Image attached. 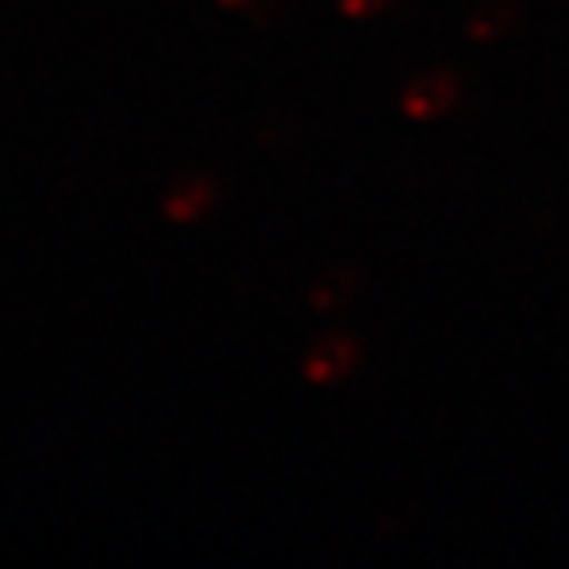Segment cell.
I'll use <instances>...</instances> for the list:
<instances>
[{"label": "cell", "mask_w": 569, "mask_h": 569, "mask_svg": "<svg viewBox=\"0 0 569 569\" xmlns=\"http://www.w3.org/2000/svg\"><path fill=\"white\" fill-rule=\"evenodd\" d=\"M457 97H460L457 76H450V72H429V76L416 79V83L405 90L401 110L409 113L412 120H436V117H442L446 110L457 103Z\"/></svg>", "instance_id": "1"}, {"label": "cell", "mask_w": 569, "mask_h": 569, "mask_svg": "<svg viewBox=\"0 0 569 569\" xmlns=\"http://www.w3.org/2000/svg\"><path fill=\"white\" fill-rule=\"evenodd\" d=\"M360 360V347L350 337H327L319 340L306 357V378L316 385H333L347 378Z\"/></svg>", "instance_id": "2"}, {"label": "cell", "mask_w": 569, "mask_h": 569, "mask_svg": "<svg viewBox=\"0 0 569 569\" xmlns=\"http://www.w3.org/2000/svg\"><path fill=\"white\" fill-rule=\"evenodd\" d=\"M518 21V11L511 0H487V4H480L470 21H467V34L473 38V42H498V38H505Z\"/></svg>", "instance_id": "3"}, {"label": "cell", "mask_w": 569, "mask_h": 569, "mask_svg": "<svg viewBox=\"0 0 569 569\" xmlns=\"http://www.w3.org/2000/svg\"><path fill=\"white\" fill-rule=\"evenodd\" d=\"M213 202V186L202 182V179H189V182H179L169 199H166V213L179 223H189V220H199L202 213L210 210Z\"/></svg>", "instance_id": "4"}, {"label": "cell", "mask_w": 569, "mask_h": 569, "mask_svg": "<svg viewBox=\"0 0 569 569\" xmlns=\"http://www.w3.org/2000/svg\"><path fill=\"white\" fill-rule=\"evenodd\" d=\"M353 284H357V278H353L350 268H330V271H322L316 278L309 299L319 309H337V306H343L353 296Z\"/></svg>", "instance_id": "5"}, {"label": "cell", "mask_w": 569, "mask_h": 569, "mask_svg": "<svg viewBox=\"0 0 569 569\" xmlns=\"http://www.w3.org/2000/svg\"><path fill=\"white\" fill-rule=\"evenodd\" d=\"M388 4H391V0H340V8H343L347 18H375Z\"/></svg>", "instance_id": "6"}, {"label": "cell", "mask_w": 569, "mask_h": 569, "mask_svg": "<svg viewBox=\"0 0 569 569\" xmlns=\"http://www.w3.org/2000/svg\"><path fill=\"white\" fill-rule=\"evenodd\" d=\"M223 8H233V11H248V8H258L261 0H220Z\"/></svg>", "instance_id": "7"}]
</instances>
